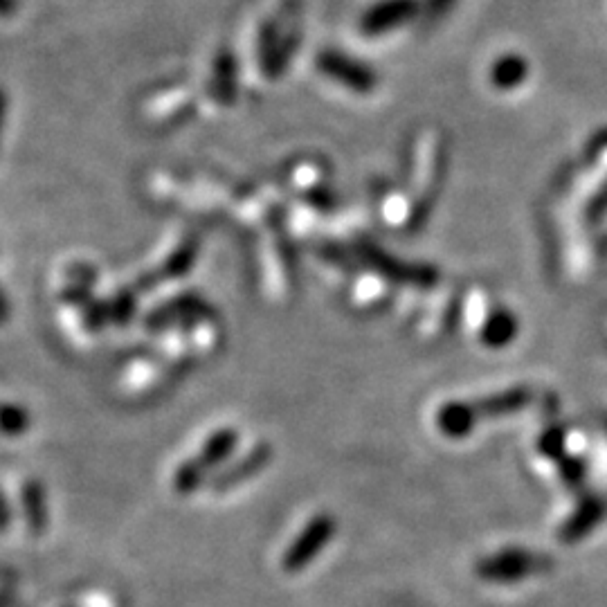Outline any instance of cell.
<instances>
[{
  "mask_svg": "<svg viewBox=\"0 0 607 607\" xmlns=\"http://www.w3.org/2000/svg\"><path fill=\"white\" fill-rule=\"evenodd\" d=\"M7 522H9L7 504H5V500H3V497H0V529H5V527H7Z\"/></svg>",
  "mask_w": 607,
  "mask_h": 607,
  "instance_id": "19",
  "label": "cell"
},
{
  "mask_svg": "<svg viewBox=\"0 0 607 607\" xmlns=\"http://www.w3.org/2000/svg\"><path fill=\"white\" fill-rule=\"evenodd\" d=\"M23 509H25V520L27 527L32 529L34 536L45 531L48 524V513H45V493L39 482H27L23 486Z\"/></svg>",
  "mask_w": 607,
  "mask_h": 607,
  "instance_id": "8",
  "label": "cell"
},
{
  "mask_svg": "<svg viewBox=\"0 0 607 607\" xmlns=\"http://www.w3.org/2000/svg\"><path fill=\"white\" fill-rule=\"evenodd\" d=\"M212 308L207 306L201 297L183 295L180 300L167 304L165 308L149 317V326H167L180 320H196V317H210Z\"/></svg>",
  "mask_w": 607,
  "mask_h": 607,
  "instance_id": "7",
  "label": "cell"
},
{
  "mask_svg": "<svg viewBox=\"0 0 607 607\" xmlns=\"http://www.w3.org/2000/svg\"><path fill=\"white\" fill-rule=\"evenodd\" d=\"M239 434L237 430H219L214 432L210 439L205 441V446L201 450V455H198V461H201L203 468H212L219 466L221 461L228 459L234 448H237Z\"/></svg>",
  "mask_w": 607,
  "mask_h": 607,
  "instance_id": "9",
  "label": "cell"
},
{
  "mask_svg": "<svg viewBox=\"0 0 607 607\" xmlns=\"http://www.w3.org/2000/svg\"><path fill=\"white\" fill-rule=\"evenodd\" d=\"M203 477H205V468L201 461L189 459L185 464L178 466L174 475V488L180 495H187L203 484Z\"/></svg>",
  "mask_w": 607,
  "mask_h": 607,
  "instance_id": "13",
  "label": "cell"
},
{
  "mask_svg": "<svg viewBox=\"0 0 607 607\" xmlns=\"http://www.w3.org/2000/svg\"><path fill=\"white\" fill-rule=\"evenodd\" d=\"M540 569V560L524 551H506V554L488 558L486 563L479 565V576L488 581H515L524 578Z\"/></svg>",
  "mask_w": 607,
  "mask_h": 607,
  "instance_id": "3",
  "label": "cell"
},
{
  "mask_svg": "<svg viewBox=\"0 0 607 607\" xmlns=\"http://www.w3.org/2000/svg\"><path fill=\"white\" fill-rule=\"evenodd\" d=\"M414 14V0H385V3L369 9L362 18V32L365 34H383L392 27L401 25Z\"/></svg>",
  "mask_w": 607,
  "mask_h": 607,
  "instance_id": "6",
  "label": "cell"
},
{
  "mask_svg": "<svg viewBox=\"0 0 607 607\" xmlns=\"http://www.w3.org/2000/svg\"><path fill=\"white\" fill-rule=\"evenodd\" d=\"M317 70H322L326 77L338 81V84L347 86L356 93H369L376 88V72L367 68L362 61H356L347 57V54L335 52V50H324L317 54L315 59Z\"/></svg>",
  "mask_w": 607,
  "mask_h": 607,
  "instance_id": "2",
  "label": "cell"
},
{
  "mask_svg": "<svg viewBox=\"0 0 607 607\" xmlns=\"http://www.w3.org/2000/svg\"><path fill=\"white\" fill-rule=\"evenodd\" d=\"M133 315V297L131 293H122L117 295L113 304H111V317L115 322H129V317Z\"/></svg>",
  "mask_w": 607,
  "mask_h": 607,
  "instance_id": "16",
  "label": "cell"
},
{
  "mask_svg": "<svg viewBox=\"0 0 607 607\" xmlns=\"http://www.w3.org/2000/svg\"><path fill=\"white\" fill-rule=\"evenodd\" d=\"M0 428L7 434H21L30 428V416L16 405L0 407Z\"/></svg>",
  "mask_w": 607,
  "mask_h": 607,
  "instance_id": "14",
  "label": "cell"
},
{
  "mask_svg": "<svg viewBox=\"0 0 607 607\" xmlns=\"http://www.w3.org/2000/svg\"><path fill=\"white\" fill-rule=\"evenodd\" d=\"M18 7H21V0H0V18H12Z\"/></svg>",
  "mask_w": 607,
  "mask_h": 607,
  "instance_id": "17",
  "label": "cell"
},
{
  "mask_svg": "<svg viewBox=\"0 0 607 607\" xmlns=\"http://www.w3.org/2000/svg\"><path fill=\"white\" fill-rule=\"evenodd\" d=\"M237 88H239V63L234 52L223 48L216 54V59L212 63V84L210 90L214 99L223 106L234 104L237 99Z\"/></svg>",
  "mask_w": 607,
  "mask_h": 607,
  "instance_id": "5",
  "label": "cell"
},
{
  "mask_svg": "<svg viewBox=\"0 0 607 607\" xmlns=\"http://www.w3.org/2000/svg\"><path fill=\"white\" fill-rule=\"evenodd\" d=\"M268 457H270V448H268V446H259V448H255V450L250 452V457L243 459L239 466L230 468L228 473L223 475V479H221V482L216 484V486H219V488L234 486L237 482H241V479H246L248 475L257 473V470L264 468V466L268 464Z\"/></svg>",
  "mask_w": 607,
  "mask_h": 607,
  "instance_id": "10",
  "label": "cell"
},
{
  "mask_svg": "<svg viewBox=\"0 0 607 607\" xmlns=\"http://www.w3.org/2000/svg\"><path fill=\"white\" fill-rule=\"evenodd\" d=\"M282 41H284V36H282V32H279L277 21L268 18V21L261 23L259 36H257V57H259L261 72H264V75L270 79L282 77L288 70V63L284 59V50H282Z\"/></svg>",
  "mask_w": 607,
  "mask_h": 607,
  "instance_id": "4",
  "label": "cell"
},
{
  "mask_svg": "<svg viewBox=\"0 0 607 607\" xmlns=\"http://www.w3.org/2000/svg\"><path fill=\"white\" fill-rule=\"evenodd\" d=\"M470 423H473V416H470V410L464 405H448L439 414L441 430L450 434V437H459V434L468 432Z\"/></svg>",
  "mask_w": 607,
  "mask_h": 607,
  "instance_id": "12",
  "label": "cell"
},
{
  "mask_svg": "<svg viewBox=\"0 0 607 607\" xmlns=\"http://www.w3.org/2000/svg\"><path fill=\"white\" fill-rule=\"evenodd\" d=\"M196 250H198L196 239L185 241L183 246H180V248L174 252V255H171V257L167 259V264H165V268L160 270V275H158V277H180V275H185L187 270L192 268V264H194Z\"/></svg>",
  "mask_w": 607,
  "mask_h": 607,
  "instance_id": "11",
  "label": "cell"
},
{
  "mask_svg": "<svg viewBox=\"0 0 607 607\" xmlns=\"http://www.w3.org/2000/svg\"><path fill=\"white\" fill-rule=\"evenodd\" d=\"M5 111H7V97L3 90H0V133H3V124H5Z\"/></svg>",
  "mask_w": 607,
  "mask_h": 607,
  "instance_id": "18",
  "label": "cell"
},
{
  "mask_svg": "<svg viewBox=\"0 0 607 607\" xmlns=\"http://www.w3.org/2000/svg\"><path fill=\"white\" fill-rule=\"evenodd\" d=\"M513 329H515V324L509 315L495 317L493 324L488 326V331H486V340L491 344H504L513 335Z\"/></svg>",
  "mask_w": 607,
  "mask_h": 607,
  "instance_id": "15",
  "label": "cell"
},
{
  "mask_svg": "<svg viewBox=\"0 0 607 607\" xmlns=\"http://www.w3.org/2000/svg\"><path fill=\"white\" fill-rule=\"evenodd\" d=\"M333 531H335V522L331 515H315V518L306 524V529L297 536L291 549L286 551V556L282 560L284 572L288 574L302 572V569L311 563L315 556H320L322 549L329 545Z\"/></svg>",
  "mask_w": 607,
  "mask_h": 607,
  "instance_id": "1",
  "label": "cell"
}]
</instances>
